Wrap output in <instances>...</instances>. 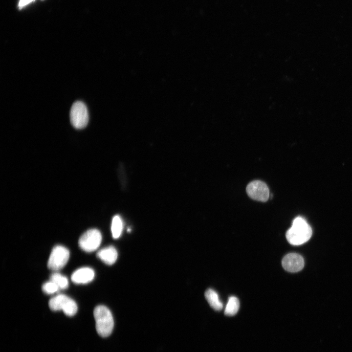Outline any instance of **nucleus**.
Segmentation results:
<instances>
[{
    "instance_id": "nucleus-1",
    "label": "nucleus",
    "mask_w": 352,
    "mask_h": 352,
    "mask_svg": "<svg viewBox=\"0 0 352 352\" xmlns=\"http://www.w3.org/2000/svg\"><path fill=\"white\" fill-rule=\"evenodd\" d=\"M312 229L305 219L301 217L295 218L291 227L286 233L288 242L299 245L308 241L312 235Z\"/></svg>"
},
{
    "instance_id": "nucleus-2",
    "label": "nucleus",
    "mask_w": 352,
    "mask_h": 352,
    "mask_svg": "<svg viewBox=\"0 0 352 352\" xmlns=\"http://www.w3.org/2000/svg\"><path fill=\"white\" fill-rule=\"evenodd\" d=\"M93 315L98 334L103 337L109 336L114 326L112 315L110 309L105 306H98L94 309Z\"/></svg>"
},
{
    "instance_id": "nucleus-3",
    "label": "nucleus",
    "mask_w": 352,
    "mask_h": 352,
    "mask_svg": "<svg viewBox=\"0 0 352 352\" xmlns=\"http://www.w3.org/2000/svg\"><path fill=\"white\" fill-rule=\"evenodd\" d=\"M51 310L53 311L63 310L68 316H74L77 312V304L71 298L65 294H58L51 298L48 302Z\"/></svg>"
},
{
    "instance_id": "nucleus-4",
    "label": "nucleus",
    "mask_w": 352,
    "mask_h": 352,
    "mask_svg": "<svg viewBox=\"0 0 352 352\" xmlns=\"http://www.w3.org/2000/svg\"><path fill=\"white\" fill-rule=\"evenodd\" d=\"M70 120L77 129L85 128L88 122V112L86 105L81 101L74 103L70 111Z\"/></svg>"
},
{
    "instance_id": "nucleus-5",
    "label": "nucleus",
    "mask_w": 352,
    "mask_h": 352,
    "mask_svg": "<svg viewBox=\"0 0 352 352\" xmlns=\"http://www.w3.org/2000/svg\"><path fill=\"white\" fill-rule=\"evenodd\" d=\"M101 241L100 232L96 229H90L81 235L78 244L82 250L87 252H91L99 247Z\"/></svg>"
},
{
    "instance_id": "nucleus-6",
    "label": "nucleus",
    "mask_w": 352,
    "mask_h": 352,
    "mask_svg": "<svg viewBox=\"0 0 352 352\" xmlns=\"http://www.w3.org/2000/svg\"><path fill=\"white\" fill-rule=\"evenodd\" d=\"M69 258V251L62 245H58L53 247L49 257L47 266L53 270H59L66 264Z\"/></svg>"
},
{
    "instance_id": "nucleus-7",
    "label": "nucleus",
    "mask_w": 352,
    "mask_h": 352,
    "mask_svg": "<svg viewBox=\"0 0 352 352\" xmlns=\"http://www.w3.org/2000/svg\"><path fill=\"white\" fill-rule=\"evenodd\" d=\"M246 190L249 197L255 200L265 202L269 198L268 187L262 181L254 180L250 182L247 185Z\"/></svg>"
},
{
    "instance_id": "nucleus-8",
    "label": "nucleus",
    "mask_w": 352,
    "mask_h": 352,
    "mask_svg": "<svg viewBox=\"0 0 352 352\" xmlns=\"http://www.w3.org/2000/svg\"><path fill=\"white\" fill-rule=\"evenodd\" d=\"M282 264L286 270L290 272H297L304 267V260L300 255L291 253L286 255L283 258Z\"/></svg>"
},
{
    "instance_id": "nucleus-9",
    "label": "nucleus",
    "mask_w": 352,
    "mask_h": 352,
    "mask_svg": "<svg viewBox=\"0 0 352 352\" xmlns=\"http://www.w3.org/2000/svg\"><path fill=\"white\" fill-rule=\"evenodd\" d=\"M94 270L88 267L80 268L75 270L71 275L72 281L77 284H87L94 279Z\"/></svg>"
},
{
    "instance_id": "nucleus-10",
    "label": "nucleus",
    "mask_w": 352,
    "mask_h": 352,
    "mask_svg": "<svg viewBox=\"0 0 352 352\" xmlns=\"http://www.w3.org/2000/svg\"><path fill=\"white\" fill-rule=\"evenodd\" d=\"M117 252L112 246L104 248L97 253V257L108 265L113 264L117 260Z\"/></svg>"
},
{
    "instance_id": "nucleus-11",
    "label": "nucleus",
    "mask_w": 352,
    "mask_h": 352,
    "mask_svg": "<svg viewBox=\"0 0 352 352\" xmlns=\"http://www.w3.org/2000/svg\"><path fill=\"white\" fill-rule=\"evenodd\" d=\"M205 297L208 303L214 309L221 310L223 304L219 298L218 293L212 289H208L205 292Z\"/></svg>"
},
{
    "instance_id": "nucleus-12",
    "label": "nucleus",
    "mask_w": 352,
    "mask_h": 352,
    "mask_svg": "<svg viewBox=\"0 0 352 352\" xmlns=\"http://www.w3.org/2000/svg\"><path fill=\"white\" fill-rule=\"evenodd\" d=\"M239 308V299L235 296H231L229 298L225 308L224 314L227 316H233L237 313Z\"/></svg>"
},
{
    "instance_id": "nucleus-13",
    "label": "nucleus",
    "mask_w": 352,
    "mask_h": 352,
    "mask_svg": "<svg viewBox=\"0 0 352 352\" xmlns=\"http://www.w3.org/2000/svg\"><path fill=\"white\" fill-rule=\"evenodd\" d=\"M111 230L112 237L118 239L123 230V222L120 216H115L112 220Z\"/></svg>"
},
{
    "instance_id": "nucleus-14",
    "label": "nucleus",
    "mask_w": 352,
    "mask_h": 352,
    "mask_svg": "<svg viewBox=\"0 0 352 352\" xmlns=\"http://www.w3.org/2000/svg\"><path fill=\"white\" fill-rule=\"evenodd\" d=\"M50 280L53 282L58 286L59 289H66L68 286L67 278L59 273H54L51 275Z\"/></svg>"
},
{
    "instance_id": "nucleus-15",
    "label": "nucleus",
    "mask_w": 352,
    "mask_h": 352,
    "mask_svg": "<svg viewBox=\"0 0 352 352\" xmlns=\"http://www.w3.org/2000/svg\"><path fill=\"white\" fill-rule=\"evenodd\" d=\"M59 289L58 286L52 281H49L42 286V290L46 294H51L55 293Z\"/></svg>"
},
{
    "instance_id": "nucleus-16",
    "label": "nucleus",
    "mask_w": 352,
    "mask_h": 352,
    "mask_svg": "<svg viewBox=\"0 0 352 352\" xmlns=\"http://www.w3.org/2000/svg\"><path fill=\"white\" fill-rule=\"evenodd\" d=\"M34 0H20L19 7L21 8Z\"/></svg>"
}]
</instances>
